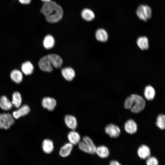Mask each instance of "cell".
<instances>
[{
    "instance_id": "1",
    "label": "cell",
    "mask_w": 165,
    "mask_h": 165,
    "mask_svg": "<svg viewBox=\"0 0 165 165\" xmlns=\"http://www.w3.org/2000/svg\"><path fill=\"white\" fill-rule=\"evenodd\" d=\"M40 12L50 23L58 22L62 18L63 11L61 7L54 1L45 2L40 9Z\"/></svg>"
},
{
    "instance_id": "2",
    "label": "cell",
    "mask_w": 165,
    "mask_h": 165,
    "mask_svg": "<svg viewBox=\"0 0 165 165\" xmlns=\"http://www.w3.org/2000/svg\"><path fill=\"white\" fill-rule=\"evenodd\" d=\"M124 107L133 113H138L143 111L146 106L145 99L140 95L132 94L127 97L124 102Z\"/></svg>"
},
{
    "instance_id": "3",
    "label": "cell",
    "mask_w": 165,
    "mask_h": 165,
    "mask_svg": "<svg viewBox=\"0 0 165 165\" xmlns=\"http://www.w3.org/2000/svg\"><path fill=\"white\" fill-rule=\"evenodd\" d=\"M79 149L82 152L90 155L95 154L97 146L89 136H84L77 145Z\"/></svg>"
},
{
    "instance_id": "4",
    "label": "cell",
    "mask_w": 165,
    "mask_h": 165,
    "mask_svg": "<svg viewBox=\"0 0 165 165\" xmlns=\"http://www.w3.org/2000/svg\"><path fill=\"white\" fill-rule=\"evenodd\" d=\"M136 14L140 20L147 21L152 17V9L148 5L141 4L137 9Z\"/></svg>"
},
{
    "instance_id": "5",
    "label": "cell",
    "mask_w": 165,
    "mask_h": 165,
    "mask_svg": "<svg viewBox=\"0 0 165 165\" xmlns=\"http://www.w3.org/2000/svg\"><path fill=\"white\" fill-rule=\"evenodd\" d=\"M15 123V119L12 114L9 113L0 114V128L8 130Z\"/></svg>"
},
{
    "instance_id": "6",
    "label": "cell",
    "mask_w": 165,
    "mask_h": 165,
    "mask_svg": "<svg viewBox=\"0 0 165 165\" xmlns=\"http://www.w3.org/2000/svg\"><path fill=\"white\" fill-rule=\"evenodd\" d=\"M105 131L106 134L111 138H116L119 137L121 133V130L117 125L110 123L105 127Z\"/></svg>"
},
{
    "instance_id": "7",
    "label": "cell",
    "mask_w": 165,
    "mask_h": 165,
    "mask_svg": "<svg viewBox=\"0 0 165 165\" xmlns=\"http://www.w3.org/2000/svg\"><path fill=\"white\" fill-rule=\"evenodd\" d=\"M42 107L49 111H53L56 107L57 102L56 99L52 97H46L42 100Z\"/></svg>"
},
{
    "instance_id": "8",
    "label": "cell",
    "mask_w": 165,
    "mask_h": 165,
    "mask_svg": "<svg viewBox=\"0 0 165 165\" xmlns=\"http://www.w3.org/2000/svg\"><path fill=\"white\" fill-rule=\"evenodd\" d=\"M51 62L48 55L42 57L39 60L38 65L40 69L42 71L51 72L53 70Z\"/></svg>"
},
{
    "instance_id": "9",
    "label": "cell",
    "mask_w": 165,
    "mask_h": 165,
    "mask_svg": "<svg viewBox=\"0 0 165 165\" xmlns=\"http://www.w3.org/2000/svg\"><path fill=\"white\" fill-rule=\"evenodd\" d=\"M74 146L73 145L68 142L65 143L59 150L58 154L59 156L63 158L68 157L72 153Z\"/></svg>"
},
{
    "instance_id": "10",
    "label": "cell",
    "mask_w": 165,
    "mask_h": 165,
    "mask_svg": "<svg viewBox=\"0 0 165 165\" xmlns=\"http://www.w3.org/2000/svg\"><path fill=\"white\" fill-rule=\"evenodd\" d=\"M137 153L140 159L146 160L151 156V151L148 146L145 144H142L138 148Z\"/></svg>"
},
{
    "instance_id": "11",
    "label": "cell",
    "mask_w": 165,
    "mask_h": 165,
    "mask_svg": "<svg viewBox=\"0 0 165 165\" xmlns=\"http://www.w3.org/2000/svg\"><path fill=\"white\" fill-rule=\"evenodd\" d=\"M124 128L127 133L130 134H133L137 132L138 126L136 122L134 119H130L125 122Z\"/></svg>"
},
{
    "instance_id": "12",
    "label": "cell",
    "mask_w": 165,
    "mask_h": 165,
    "mask_svg": "<svg viewBox=\"0 0 165 165\" xmlns=\"http://www.w3.org/2000/svg\"><path fill=\"white\" fill-rule=\"evenodd\" d=\"M64 121L67 127L71 130H75L78 126V122L76 117L74 116L66 115L64 117Z\"/></svg>"
},
{
    "instance_id": "13",
    "label": "cell",
    "mask_w": 165,
    "mask_h": 165,
    "mask_svg": "<svg viewBox=\"0 0 165 165\" xmlns=\"http://www.w3.org/2000/svg\"><path fill=\"white\" fill-rule=\"evenodd\" d=\"M42 148L43 152L47 154H50L54 151V145L53 142L51 139L46 138L42 141Z\"/></svg>"
},
{
    "instance_id": "14",
    "label": "cell",
    "mask_w": 165,
    "mask_h": 165,
    "mask_svg": "<svg viewBox=\"0 0 165 165\" xmlns=\"http://www.w3.org/2000/svg\"><path fill=\"white\" fill-rule=\"evenodd\" d=\"M67 138L68 142L74 146L77 145L81 140L80 134L75 130H71L68 133Z\"/></svg>"
},
{
    "instance_id": "15",
    "label": "cell",
    "mask_w": 165,
    "mask_h": 165,
    "mask_svg": "<svg viewBox=\"0 0 165 165\" xmlns=\"http://www.w3.org/2000/svg\"><path fill=\"white\" fill-rule=\"evenodd\" d=\"M95 154L101 159H105L109 157L110 152L107 146L102 145L97 147Z\"/></svg>"
},
{
    "instance_id": "16",
    "label": "cell",
    "mask_w": 165,
    "mask_h": 165,
    "mask_svg": "<svg viewBox=\"0 0 165 165\" xmlns=\"http://www.w3.org/2000/svg\"><path fill=\"white\" fill-rule=\"evenodd\" d=\"M30 111V108L27 105H24L16 111H13L12 115L14 119H18L21 117L25 116L27 115Z\"/></svg>"
},
{
    "instance_id": "17",
    "label": "cell",
    "mask_w": 165,
    "mask_h": 165,
    "mask_svg": "<svg viewBox=\"0 0 165 165\" xmlns=\"http://www.w3.org/2000/svg\"><path fill=\"white\" fill-rule=\"evenodd\" d=\"M156 91L154 88L151 85H148L145 88L144 95L145 98L148 101L153 100L156 96Z\"/></svg>"
},
{
    "instance_id": "18",
    "label": "cell",
    "mask_w": 165,
    "mask_h": 165,
    "mask_svg": "<svg viewBox=\"0 0 165 165\" xmlns=\"http://www.w3.org/2000/svg\"><path fill=\"white\" fill-rule=\"evenodd\" d=\"M61 73L64 78L69 81H72L75 75L74 70L70 67L63 68L61 70Z\"/></svg>"
},
{
    "instance_id": "19",
    "label": "cell",
    "mask_w": 165,
    "mask_h": 165,
    "mask_svg": "<svg viewBox=\"0 0 165 165\" xmlns=\"http://www.w3.org/2000/svg\"><path fill=\"white\" fill-rule=\"evenodd\" d=\"M95 36L97 40L100 42H105L108 39V33L105 29L102 28H99L96 30Z\"/></svg>"
},
{
    "instance_id": "20",
    "label": "cell",
    "mask_w": 165,
    "mask_h": 165,
    "mask_svg": "<svg viewBox=\"0 0 165 165\" xmlns=\"http://www.w3.org/2000/svg\"><path fill=\"white\" fill-rule=\"evenodd\" d=\"M148 39L145 36H141L138 38L137 44L138 47L141 50H146L149 48Z\"/></svg>"
},
{
    "instance_id": "21",
    "label": "cell",
    "mask_w": 165,
    "mask_h": 165,
    "mask_svg": "<svg viewBox=\"0 0 165 165\" xmlns=\"http://www.w3.org/2000/svg\"><path fill=\"white\" fill-rule=\"evenodd\" d=\"M11 102L4 95L2 96L0 98V107L5 111H9L13 107Z\"/></svg>"
},
{
    "instance_id": "22",
    "label": "cell",
    "mask_w": 165,
    "mask_h": 165,
    "mask_svg": "<svg viewBox=\"0 0 165 165\" xmlns=\"http://www.w3.org/2000/svg\"><path fill=\"white\" fill-rule=\"evenodd\" d=\"M51 62L52 64L56 68L60 67L63 63V60L57 54H51L48 55Z\"/></svg>"
},
{
    "instance_id": "23",
    "label": "cell",
    "mask_w": 165,
    "mask_h": 165,
    "mask_svg": "<svg viewBox=\"0 0 165 165\" xmlns=\"http://www.w3.org/2000/svg\"><path fill=\"white\" fill-rule=\"evenodd\" d=\"M12 80L17 84L20 83L23 80V75L19 70L15 69L13 70L10 74Z\"/></svg>"
},
{
    "instance_id": "24",
    "label": "cell",
    "mask_w": 165,
    "mask_h": 165,
    "mask_svg": "<svg viewBox=\"0 0 165 165\" xmlns=\"http://www.w3.org/2000/svg\"><path fill=\"white\" fill-rule=\"evenodd\" d=\"M82 18L86 21H89L93 20L95 18L94 12L90 9L85 8L82 10L81 13Z\"/></svg>"
},
{
    "instance_id": "25",
    "label": "cell",
    "mask_w": 165,
    "mask_h": 165,
    "mask_svg": "<svg viewBox=\"0 0 165 165\" xmlns=\"http://www.w3.org/2000/svg\"><path fill=\"white\" fill-rule=\"evenodd\" d=\"M34 67L31 63L27 61L23 63L21 65L23 72L26 75H31L34 71Z\"/></svg>"
},
{
    "instance_id": "26",
    "label": "cell",
    "mask_w": 165,
    "mask_h": 165,
    "mask_svg": "<svg viewBox=\"0 0 165 165\" xmlns=\"http://www.w3.org/2000/svg\"><path fill=\"white\" fill-rule=\"evenodd\" d=\"M55 41L54 38L52 35H48L44 38L43 41V45L46 49H50L54 46Z\"/></svg>"
},
{
    "instance_id": "27",
    "label": "cell",
    "mask_w": 165,
    "mask_h": 165,
    "mask_svg": "<svg viewBox=\"0 0 165 165\" xmlns=\"http://www.w3.org/2000/svg\"><path fill=\"white\" fill-rule=\"evenodd\" d=\"M22 102V97L19 92H14L12 94V99L11 102L14 107L19 108L20 107Z\"/></svg>"
},
{
    "instance_id": "28",
    "label": "cell",
    "mask_w": 165,
    "mask_h": 165,
    "mask_svg": "<svg viewBox=\"0 0 165 165\" xmlns=\"http://www.w3.org/2000/svg\"><path fill=\"white\" fill-rule=\"evenodd\" d=\"M156 126L160 129L164 130L165 128V116L163 114L158 115L156 122Z\"/></svg>"
},
{
    "instance_id": "29",
    "label": "cell",
    "mask_w": 165,
    "mask_h": 165,
    "mask_svg": "<svg viewBox=\"0 0 165 165\" xmlns=\"http://www.w3.org/2000/svg\"><path fill=\"white\" fill-rule=\"evenodd\" d=\"M146 165H159V161L155 156H150L146 160Z\"/></svg>"
},
{
    "instance_id": "30",
    "label": "cell",
    "mask_w": 165,
    "mask_h": 165,
    "mask_svg": "<svg viewBox=\"0 0 165 165\" xmlns=\"http://www.w3.org/2000/svg\"><path fill=\"white\" fill-rule=\"evenodd\" d=\"M109 165H122L119 161L116 160H111L109 163Z\"/></svg>"
},
{
    "instance_id": "31",
    "label": "cell",
    "mask_w": 165,
    "mask_h": 165,
    "mask_svg": "<svg viewBox=\"0 0 165 165\" xmlns=\"http://www.w3.org/2000/svg\"><path fill=\"white\" fill-rule=\"evenodd\" d=\"M16 0H14L13 1ZM31 0H18L19 2L21 4L24 5H27L30 4Z\"/></svg>"
},
{
    "instance_id": "32",
    "label": "cell",
    "mask_w": 165,
    "mask_h": 165,
    "mask_svg": "<svg viewBox=\"0 0 165 165\" xmlns=\"http://www.w3.org/2000/svg\"><path fill=\"white\" fill-rule=\"evenodd\" d=\"M42 2H47L52 1V0H41Z\"/></svg>"
}]
</instances>
